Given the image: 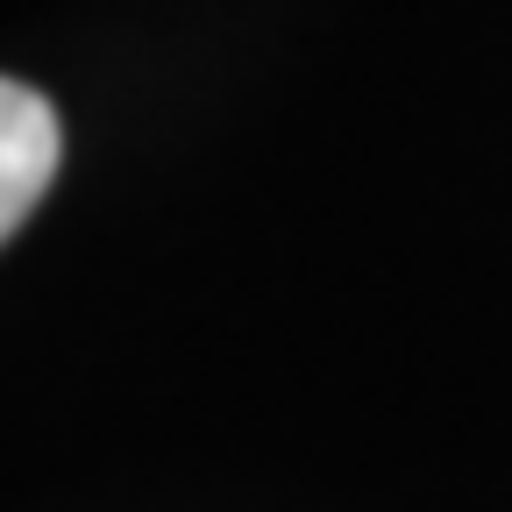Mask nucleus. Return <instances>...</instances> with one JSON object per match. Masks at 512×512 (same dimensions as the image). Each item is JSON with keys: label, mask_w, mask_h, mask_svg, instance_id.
Masks as SVG:
<instances>
[{"label": "nucleus", "mask_w": 512, "mask_h": 512, "mask_svg": "<svg viewBox=\"0 0 512 512\" xmlns=\"http://www.w3.org/2000/svg\"><path fill=\"white\" fill-rule=\"evenodd\" d=\"M57 157H64V136H57L50 100L8 79L0 86V235H22V221L57 178Z\"/></svg>", "instance_id": "obj_1"}]
</instances>
